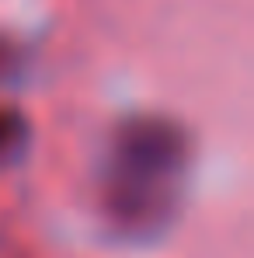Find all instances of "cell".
I'll return each mask as SVG.
<instances>
[{
	"mask_svg": "<svg viewBox=\"0 0 254 258\" xmlns=\"http://www.w3.org/2000/svg\"><path fill=\"white\" fill-rule=\"evenodd\" d=\"M188 178V133L164 115H129L108 133L98 157V213L122 241H157L181 213Z\"/></svg>",
	"mask_w": 254,
	"mask_h": 258,
	"instance_id": "1",
	"label": "cell"
},
{
	"mask_svg": "<svg viewBox=\"0 0 254 258\" xmlns=\"http://www.w3.org/2000/svg\"><path fill=\"white\" fill-rule=\"evenodd\" d=\"M25 136H28V129L18 112H0V157H11L14 150H21Z\"/></svg>",
	"mask_w": 254,
	"mask_h": 258,
	"instance_id": "2",
	"label": "cell"
}]
</instances>
